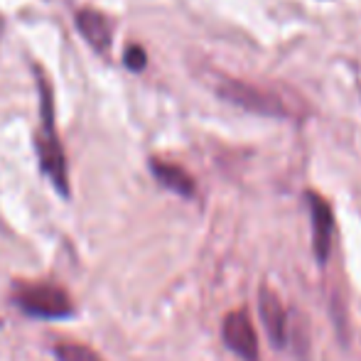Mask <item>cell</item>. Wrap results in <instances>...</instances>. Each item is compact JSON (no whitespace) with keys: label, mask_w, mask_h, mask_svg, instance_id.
Wrapping results in <instances>:
<instances>
[{"label":"cell","mask_w":361,"mask_h":361,"mask_svg":"<svg viewBox=\"0 0 361 361\" xmlns=\"http://www.w3.org/2000/svg\"><path fill=\"white\" fill-rule=\"evenodd\" d=\"M37 89H39V128L35 133V150L42 172L49 177L54 190L62 197H69V175L67 157L57 135V121H54V99L52 86L44 79L42 69H37Z\"/></svg>","instance_id":"1"},{"label":"cell","mask_w":361,"mask_h":361,"mask_svg":"<svg viewBox=\"0 0 361 361\" xmlns=\"http://www.w3.org/2000/svg\"><path fill=\"white\" fill-rule=\"evenodd\" d=\"M15 305L30 317L64 319L74 314V302L67 290L54 283H18L15 286Z\"/></svg>","instance_id":"2"},{"label":"cell","mask_w":361,"mask_h":361,"mask_svg":"<svg viewBox=\"0 0 361 361\" xmlns=\"http://www.w3.org/2000/svg\"><path fill=\"white\" fill-rule=\"evenodd\" d=\"M216 91L228 104L241 106V109L253 111V114L278 116V118H281V116H290V109L281 96L271 94V91H266V89H258V86H253V84H246V81L224 76V79L219 81Z\"/></svg>","instance_id":"3"},{"label":"cell","mask_w":361,"mask_h":361,"mask_svg":"<svg viewBox=\"0 0 361 361\" xmlns=\"http://www.w3.org/2000/svg\"><path fill=\"white\" fill-rule=\"evenodd\" d=\"M224 344L243 361H258V337L253 322L243 310L228 312L221 324Z\"/></svg>","instance_id":"4"},{"label":"cell","mask_w":361,"mask_h":361,"mask_svg":"<svg viewBox=\"0 0 361 361\" xmlns=\"http://www.w3.org/2000/svg\"><path fill=\"white\" fill-rule=\"evenodd\" d=\"M307 204H310V219H312V248L317 263H324L332 251V238H334V214L332 207L327 204L324 197L317 192H307Z\"/></svg>","instance_id":"5"},{"label":"cell","mask_w":361,"mask_h":361,"mask_svg":"<svg viewBox=\"0 0 361 361\" xmlns=\"http://www.w3.org/2000/svg\"><path fill=\"white\" fill-rule=\"evenodd\" d=\"M258 310H261L263 327H266L268 337H271L273 347H288L290 342V317L283 307L281 298L273 293L268 286H261L258 290Z\"/></svg>","instance_id":"6"},{"label":"cell","mask_w":361,"mask_h":361,"mask_svg":"<svg viewBox=\"0 0 361 361\" xmlns=\"http://www.w3.org/2000/svg\"><path fill=\"white\" fill-rule=\"evenodd\" d=\"M76 27L84 35V39L96 49V52L106 54L111 47V23L101 10L94 8H81L76 13Z\"/></svg>","instance_id":"7"},{"label":"cell","mask_w":361,"mask_h":361,"mask_svg":"<svg viewBox=\"0 0 361 361\" xmlns=\"http://www.w3.org/2000/svg\"><path fill=\"white\" fill-rule=\"evenodd\" d=\"M150 172L155 175V180L160 182L165 190L175 192V195L187 197V200H192V197L197 195L195 180H192L190 172H185L180 165H172V162H165V160H160V157H152Z\"/></svg>","instance_id":"8"},{"label":"cell","mask_w":361,"mask_h":361,"mask_svg":"<svg viewBox=\"0 0 361 361\" xmlns=\"http://www.w3.org/2000/svg\"><path fill=\"white\" fill-rule=\"evenodd\" d=\"M54 357L59 361H104L94 349L76 342H59L54 344Z\"/></svg>","instance_id":"9"},{"label":"cell","mask_w":361,"mask_h":361,"mask_svg":"<svg viewBox=\"0 0 361 361\" xmlns=\"http://www.w3.org/2000/svg\"><path fill=\"white\" fill-rule=\"evenodd\" d=\"M123 64L130 69V72L145 69V64H147L145 49L140 47V44H128V47H126V54H123Z\"/></svg>","instance_id":"10"},{"label":"cell","mask_w":361,"mask_h":361,"mask_svg":"<svg viewBox=\"0 0 361 361\" xmlns=\"http://www.w3.org/2000/svg\"><path fill=\"white\" fill-rule=\"evenodd\" d=\"M0 30H3V20H0Z\"/></svg>","instance_id":"11"}]
</instances>
